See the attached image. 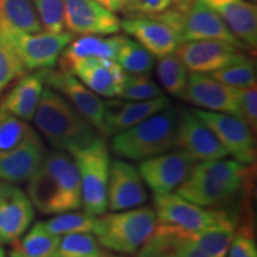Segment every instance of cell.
Here are the masks:
<instances>
[{"instance_id": "cell-1", "label": "cell", "mask_w": 257, "mask_h": 257, "mask_svg": "<svg viewBox=\"0 0 257 257\" xmlns=\"http://www.w3.org/2000/svg\"><path fill=\"white\" fill-rule=\"evenodd\" d=\"M252 191L251 166L224 159L198 162L175 193L205 208H236Z\"/></svg>"}, {"instance_id": "cell-2", "label": "cell", "mask_w": 257, "mask_h": 257, "mask_svg": "<svg viewBox=\"0 0 257 257\" xmlns=\"http://www.w3.org/2000/svg\"><path fill=\"white\" fill-rule=\"evenodd\" d=\"M28 195L44 214H59L82 207L81 187L75 160L69 154H47L35 175L29 180Z\"/></svg>"}, {"instance_id": "cell-3", "label": "cell", "mask_w": 257, "mask_h": 257, "mask_svg": "<svg viewBox=\"0 0 257 257\" xmlns=\"http://www.w3.org/2000/svg\"><path fill=\"white\" fill-rule=\"evenodd\" d=\"M32 119L55 150L72 156L101 136L63 95L49 87L43 89Z\"/></svg>"}, {"instance_id": "cell-4", "label": "cell", "mask_w": 257, "mask_h": 257, "mask_svg": "<svg viewBox=\"0 0 257 257\" xmlns=\"http://www.w3.org/2000/svg\"><path fill=\"white\" fill-rule=\"evenodd\" d=\"M179 108L157 112L135 126L114 134L111 149L119 159L143 161L175 149Z\"/></svg>"}, {"instance_id": "cell-5", "label": "cell", "mask_w": 257, "mask_h": 257, "mask_svg": "<svg viewBox=\"0 0 257 257\" xmlns=\"http://www.w3.org/2000/svg\"><path fill=\"white\" fill-rule=\"evenodd\" d=\"M157 224L159 220L155 211L150 207L105 212L96 217L93 233L105 249L133 255L153 236Z\"/></svg>"}, {"instance_id": "cell-6", "label": "cell", "mask_w": 257, "mask_h": 257, "mask_svg": "<svg viewBox=\"0 0 257 257\" xmlns=\"http://www.w3.org/2000/svg\"><path fill=\"white\" fill-rule=\"evenodd\" d=\"M78 167L83 211L98 217L107 211V185L110 176L111 155L105 137L73 155Z\"/></svg>"}, {"instance_id": "cell-7", "label": "cell", "mask_w": 257, "mask_h": 257, "mask_svg": "<svg viewBox=\"0 0 257 257\" xmlns=\"http://www.w3.org/2000/svg\"><path fill=\"white\" fill-rule=\"evenodd\" d=\"M0 37L11 47L25 69L34 72L54 68L61 53L73 40V34L63 31L31 34L0 25Z\"/></svg>"}, {"instance_id": "cell-8", "label": "cell", "mask_w": 257, "mask_h": 257, "mask_svg": "<svg viewBox=\"0 0 257 257\" xmlns=\"http://www.w3.org/2000/svg\"><path fill=\"white\" fill-rule=\"evenodd\" d=\"M178 31L182 43L199 40H221L248 49L231 32L224 21L201 0H192L185 10H172L159 15Z\"/></svg>"}, {"instance_id": "cell-9", "label": "cell", "mask_w": 257, "mask_h": 257, "mask_svg": "<svg viewBox=\"0 0 257 257\" xmlns=\"http://www.w3.org/2000/svg\"><path fill=\"white\" fill-rule=\"evenodd\" d=\"M154 211L161 224L168 225L180 232H198L216 224L232 208H205L186 200L180 195L167 193L155 194Z\"/></svg>"}, {"instance_id": "cell-10", "label": "cell", "mask_w": 257, "mask_h": 257, "mask_svg": "<svg viewBox=\"0 0 257 257\" xmlns=\"http://www.w3.org/2000/svg\"><path fill=\"white\" fill-rule=\"evenodd\" d=\"M199 119L204 121L219 141L227 156H232L246 166H255L256 143L255 135L242 118L220 112L192 110Z\"/></svg>"}, {"instance_id": "cell-11", "label": "cell", "mask_w": 257, "mask_h": 257, "mask_svg": "<svg viewBox=\"0 0 257 257\" xmlns=\"http://www.w3.org/2000/svg\"><path fill=\"white\" fill-rule=\"evenodd\" d=\"M197 165L198 161L184 150L172 149L141 161L137 168L154 194H167L184 184Z\"/></svg>"}, {"instance_id": "cell-12", "label": "cell", "mask_w": 257, "mask_h": 257, "mask_svg": "<svg viewBox=\"0 0 257 257\" xmlns=\"http://www.w3.org/2000/svg\"><path fill=\"white\" fill-rule=\"evenodd\" d=\"M188 72L210 74L248 60L245 49L221 40L185 42L175 50Z\"/></svg>"}, {"instance_id": "cell-13", "label": "cell", "mask_w": 257, "mask_h": 257, "mask_svg": "<svg viewBox=\"0 0 257 257\" xmlns=\"http://www.w3.org/2000/svg\"><path fill=\"white\" fill-rule=\"evenodd\" d=\"M46 83L59 92L72 104L75 110L105 137V101L91 91L73 74L62 70H50Z\"/></svg>"}, {"instance_id": "cell-14", "label": "cell", "mask_w": 257, "mask_h": 257, "mask_svg": "<svg viewBox=\"0 0 257 257\" xmlns=\"http://www.w3.org/2000/svg\"><path fill=\"white\" fill-rule=\"evenodd\" d=\"M64 28L70 34L110 36L120 30V21L95 0H64Z\"/></svg>"}, {"instance_id": "cell-15", "label": "cell", "mask_w": 257, "mask_h": 257, "mask_svg": "<svg viewBox=\"0 0 257 257\" xmlns=\"http://www.w3.org/2000/svg\"><path fill=\"white\" fill-rule=\"evenodd\" d=\"M175 148L184 150L198 162L227 157L226 152L204 121L192 110L179 108Z\"/></svg>"}, {"instance_id": "cell-16", "label": "cell", "mask_w": 257, "mask_h": 257, "mask_svg": "<svg viewBox=\"0 0 257 257\" xmlns=\"http://www.w3.org/2000/svg\"><path fill=\"white\" fill-rule=\"evenodd\" d=\"M181 99L200 110L220 112L239 117L237 87L221 83L207 74L191 73Z\"/></svg>"}, {"instance_id": "cell-17", "label": "cell", "mask_w": 257, "mask_h": 257, "mask_svg": "<svg viewBox=\"0 0 257 257\" xmlns=\"http://www.w3.org/2000/svg\"><path fill=\"white\" fill-rule=\"evenodd\" d=\"M34 217V205L27 193L0 180V244H12L21 238Z\"/></svg>"}, {"instance_id": "cell-18", "label": "cell", "mask_w": 257, "mask_h": 257, "mask_svg": "<svg viewBox=\"0 0 257 257\" xmlns=\"http://www.w3.org/2000/svg\"><path fill=\"white\" fill-rule=\"evenodd\" d=\"M148 193L137 167L126 160L111 162L107 185V210H131L146 204Z\"/></svg>"}, {"instance_id": "cell-19", "label": "cell", "mask_w": 257, "mask_h": 257, "mask_svg": "<svg viewBox=\"0 0 257 257\" xmlns=\"http://www.w3.org/2000/svg\"><path fill=\"white\" fill-rule=\"evenodd\" d=\"M120 29L157 59L174 54L182 44L178 31L159 16L126 17Z\"/></svg>"}, {"instance_id": "cell-20", "label": "cell", "mask_w": 257, "mask_h": 257, "mask_svg": "<svg viewBox=\"0 0 257 257\" xmlns=\"http://www.w3.org/2000/svg\"><path fill=\"white\" fill-rule=\"evenodd\" d=\"M46 156V147L35 133L18 147L0 153V180L14 185L29 182Z\"/></svg>"}, {"instance_id": "cell-21", "label": "cell", "mask_w": 257, "mask_h": 257, "mask_svg": "<svg viewBox=\"0 0 257 257\" xmlns=\"http://www.w3.org/2000/svg\"><path fill=\"white\" fill-rule=\"evenodd\" d=\"M68 73L105 98H117L123 89L126 73L113 60L86 59L73 64Z\"/></svg>"}, {"instance_id": "cell-22", "label": "cell", "mask_w": 257, "mask_h": 257, "mask_svg": "<svg viewBox=\"0 0 257 257\" xmlns=\"http://www.w3.org/2000/svg\"><path fill=\"white\" fill-rule=\"evenodd\" d=\"M170 100L163 94L152 100L133 101L112 98L105 101V137L137 125L157 112L169 107Z\"/></svg>"}, {"instance_id": "cell-23", "label": "cell", "mask_w": 257, "mask_h": 257, "mask_svg": "<svg viewBox=\"0 0 257 257\" xmlns=\"http://www.w3.org/2000/svg\"><path fill=\"white\" fill-rule=\"evenodd\" d=\"M249 49L257 46V8L248 0H201Z\"/></svg>"}, {"instance_id": "cell-24", "label": "cell", "mask_w": 257, "mask_h": 257, "mask_svg": "<svg viewBox=\"0 0 257 257\" xmlns=\"http://www.w3.org/2000/svg\"><path fill=\"white\" fill-rule=\"evenodd\" d=\"M51 69H38L25 74L0 102V110L25 121L34 118L41 100L47 76Z\"/></svg>"}, {"instance_id": "cell-25", "label": "cell", "mask_w": 257, "mask_h": 257, "mask_svg": "<svg viewBox=\"0 0 257 257\" xmlns=\"http://www.w3.org/2000/svg\"><path fill=\"white\" fill-rule=\"evenodd\" d=\"M136 253V257H208L187 236L161 223Z\"/></svg>"}, {"instance_id": "cell-26", "label": "cell", "mask_w": 257, "mask_h": 257, "mask_svg": "<svg viewBox=\"0 0 257 257\" xmlns=\"http://www.w3.org/2000/svg\"><path fill=\"white\" fill-rule=\"evenodd\" d=\"M123 36L102 37L86 35L67 44L59 57L60 70L68 73L73 64L86 59L113 60Z\"/></svg>"}, {"instance_id": "cell-27", "label": "cell", "mask_w": 257, "mask_h": 257, "mask_svg": "<svg viewBox=\"0 0 257 257\" xmlns=\"http://www.w3.org/2000/svg\"><path fill=\"white\" fill-rule=\"evenodd\" d=\"M238 208L229 210L218 223L198 232L185 234L208 257H226L236 232Z\"/></svg>"}, {"instance_id": "cell-28", "label": "cell", "mask_w": 257, "mask_h": 257, "mask_svg": "<svg viewBox=\"0 0 257 257\" xmlns=\"http://www.w3.org/2000/svg\"><path fill=\"white\" fill-rule=\"evenodd\" d=\"M60 237L50 233L42 223L12 243L10 257H57Z\"/></svg>"}, {"instance_id": "cell-29", "label": "cell", "mask_w": 257, "mask_h": 257, "mask_svg": "<svg viewBox=\"0 0 257 257\" xmlns=\"http://www.w3.org/2000/svg\"><path fill=\"white\" fill-rule=\"evenodd\" d=\"M0 25L31 34L43 31L31 0H0Z\"/></svg>"}, {"instance_id": "cell-30", "label": "cell", "mask_w": 257, "mask_h": 257, "mask_svg": "<svg viewBox=\"0 0 257 257\" xmlns=\"http://www.w3.org/2000/svg\"><path fill=\"white\" fill-rule=\"evenodd\" d=\"M114 61L128 74H149L154 68V56L133 38L123 36Z\"/></svg>"}, {"instance_id": "cell-31", "label": "cell", "mask_w": 257, "mask_h": 257, "mask_svg": "<svg viewBox=\"0 0 257 257\" xmlns=\"http://www.w3.org/2000/svg\"><path fill=\"white\" fill-rule=\"evenodd\" d=\"M156 73L163 89L168 94L180 98L188 80V70L181 60L174 54L159 57Z\"/></svg>"}, {"instance_id": "cell-32", "label": "cell", "mask_w": 257, "mask_h": 257, "mask_svg": "<svg viewBox=\"0 0 257 257\" xmlns=\"http://www.w3.org/2000/svg\"><path fill=\"white\" fill-rule=\"evenodd\" d=\"M96 217L87 212H63L55 214V217L43 221L44 227L55 236L75 233V232H93L95 226Z\"/></svg>"}, {"instance_id": "cell-33", "label": "cell", "mask_w": 257, "mask_h": 257, "mask_svg": "<svg viewBox=\"0 0 257 257\" xmlns=\"http://www.w3.org/2000/svg\"><path fill=\"white\" fill-rule=\"evenodd\" d=\"M102 250L93 232H75L60 237L57 257H99Z\"/></svg>"}, {"instance_id": "cell-34", "label": "cell", "mask_w": 257, "mask_h": 257, "mask_svg": "<svg viewBox=\"0 0 257 257\" xmlns=\"http://www.w3.org/2000/svg\"><path fill=\"white\" fill-rule=\"evenodd\" d=\"M192 0H123L120 12L126 17H153L172 11L185 10Z\"/></svg>"}, {"instance_id": "cell-35", "label": "cell", "mask_w": 257, "mask_h": 257, "mask_svg": "<svg viewBox=\"0 0 257 257\" xmlns=\"http://www.w3.org/2000/svg\"><path fill=\"white\" fill-rule=\"evenodd\" d=\"M35 133L25 120L0 110V153L18 147Z\"/></svg>"}, {"instance_id": "cell-36", "label": "cell", "mask_w": 257, "mask_h": 257, "mask_svg": "<svg viewBox=\"0 0 257 257\" xmlns=\"http://www.w3.org/2000/svg\"><path fill=\"white\" fill-rule=\"evenodd\" d=\"M163 95L162 89L148 74H126L120 98L124 100H152Z\"/></svg>"}, {"instance_id": "cell-37", "label": "cell", "mask_w": 257, "mask_h": 257, "mask_svg": "<svg viewBox=\"0 0 257 257\" xmlns=\"http://www.w3.org/2000/svg\"><path fill=\"white\" fill-rule=\"evenodd\" d=\"M227 257H257L252 216L238 217L236 232L230 244Z\"/></svg>"}, {"instance_id": "cell-38", "label": "cell", "mask_w": 257, "mask_h": 257, "mask_svg": "<svg viewBox=\"0 0 257 257\" xmlns=\"http://www.w3.org/2000/svg\"><path fill=\"white\" fill-rule=\"evenodd\" d=\"M207 75L231 87H246L256 85V69L251 59L232 64L217 72H212Z\"/></svg>"}, {"instance_id": "cell-39", "label": "cell", "mask_w": 257, "mask_h": 257, "mask_svg": "<svg viewBox=\"0 0 257 257\" xmlns=\"http://www.w3.org/2000/svg\"><path fill=\"white\" fill-rule=\"evenodd\" d=\"M42 28L48 32H62L64 0H31Z\"/></svg>"}, {"instance_id": "cell-40", "label": "cell", "mask_w": 257, "mask_h": 257, "mask_svg": "<svg viewBox=\"0 0 257 257\" xmlns=\"http://www.w3.org/2000/svg\"><path fill=\"white\" fill-rule=\"evenodd\" d=\"M27 72L15 51L0 37V94L10 83L22 78Z\"/></svg>"}, {"instance_id": "cell-41", "label": "cell", "mask_w": 257, "mask_h": 257, "mask_svg": "<svg viewBox=\"0 0 257 257\" xmlns=\"http://www.w3.org/2000/svg\"><path fill=\"white\" fill-rule=\"evenodd\" d=\"M239 118L245 121L252 134L257 130V88L256 85L237 87Z\"/></svg>"}, {"instance_id": "cell-42", "label": "cell", "mask_w": 257, "mask_h": 257, "mask_svg": "<svg viewBox=\"0 0 257 257\" xmlns=\"http://www.w3.org/2000/svg\"><path fill=\"white\" fill-rule=\"evenodd\" d=\"M95 2L110 10L111 12H119L123 4V0H95Z\"/></svg>"}, {"instance_id": "cell-43", "label": "cell", "mask_w": 257, "mask_h": 257, "mask_svg": "<svg viewBox=\"0 0 257 257\" xmlns=\"http://www.w3.org/2000/svg\"><path fill=\"white\" fill-rule=\"evenodd\" d=\"M99 257H124L121 255H117V253H112L110 251H101L100 256Z\"/></svg>"}, {"instance_id": "cell-44", "label": "cell", "mask_w": 257, "mask_h": 257, "mask_svg": "<svg viewBox=\"0 0 257 257\" xmlns=\"http://www.w3.org/2000/svg\"><path fill=\"white\" fill-rule=\"evenodd\" d=\"M0 257H5L4 250H3V249H2V246H0Z\"/></svg>"}, {"instance_id": "cell-45", "label": "cell", "mask_w": 257, "mask_h": 257, "mask_svg": "<svg viewBox=\"0 0 257 257\" xmlns=\"http://www.w3.org/2000/svg\"><path fill=\"white\" fill-rule=\"evenodd\" d=\"M248 2H250V3H252V4H256V0H248Z\"/></svg>"}]
</instances>
